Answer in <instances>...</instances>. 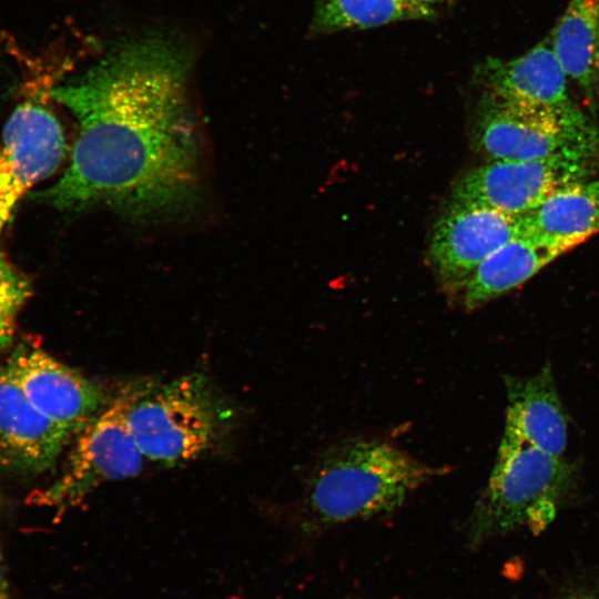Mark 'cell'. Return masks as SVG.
Wrapping results in <instances>:
<instances>
[{"mask_svg": "<svg viewBox=\"0 0 599 599\" xmlns=\"http://www.w3.org/2000/svg\"><path fill=\"white\" fill-rule=\"evenodd\" d=\"M189 51L162 35L115 47L50 95L78 122L70 164L39 197L59 210L133 217L189 206L200 186V131L187 97Z\"/></svg>", "mask_w": 599, "mask_h": 599, "instance_id": "cell-1", "label": "cell"}, {"mask_svg": "<svg viewBox=\"0 0 599 599\" xmlns=\"http://www.w3.org/2000/svg\"><path fill=\"white\" fill-rule=\"evenodd\" d=\"M386 438L353 436L321 451L312 464L295 504L307 532L352 520L388 515L418 488L446 475Z\"/></svg>", "mask_w": 599, "mask_h": 599, "instance_id": "cell-2", "label": "cell"}, {"mask_svg": "<svg viewBox=\"0 0 599 599\" xmlns=\"http://www.w3.org/2000/svg\"><path fill=\"white\" fill-rule=\"evenodd\" d=\"M577 466L502 435L487 486L469 518V536L488 537L528 527L542 531L577 487Z\"/></svg>", "mask_w": 599, "mask_h": 599, "instance_id": "cell-3", "label": "cell"}, {"mask_svg": "<svg viewBox=\"0 0 599 599\" xmlns=\"http://www.w3.org/2000/svg\"><path fill=\"white\" fill-rule=\"evenodd\" d=\"M227 423L226 407L200 373L165 384L140 383L128 413L129 428L144 457L165 465L213 449Z\"/></svg>", "mask_w": 599, "mask_h": 599, "instance_id": "cell-4", "label": "cell"}, {"mask_svg": "<svg viewBox=\"0 0 599 599\" xmlns=\"http://www.w3.org/2000/svg\"><path fill=\"white\" fill-rule=\"evenodd\" d=\"M140 383L124 387L77 435L67 463L30 502L61 515L81 504L98 487L136 476L144 455L128 425V413Z\"/></svg>", "mask_w": 599, "mask_h": 599, "instance_id": "cell-5", "label": "cell"}, {"mask_svg": "<svg viewBox=\"0 0 599 599\" xmlns=\"http://www.w3.org/2000/svg\"><path fill=\"white\" fill-rule=\"evenodd\" d=\"M471 134L476 149L490 160H590L599 143L587 116L565 119L536 112L486 92L475 109Z\"/></svg>", "mask_w": 599, "mask_h": 599, "instance_id": "cell-6", "label": "cell"}, {"mask_svg": "<svg viewBox=\"0 0 599 599\" xmlns=\"http://www.w3.org/2000/svg\"><path fill=\"white\" fill-rule=\"evenodd\" d=\"M8 119L0 148V232L24 192L53 174L65 154L63 130L43 103L42 84ZM50 89V88H49Z\"/></svg>", "mask_w": 599, "mask_h": 599, "instance_id": "cell-7", "label": "cell"}, {"mask_svg": "<svg viewBox=\"0 0 599 599\" xmlns=\"http://www.w3.org/2000/svg\"><path fill=\"white\" fill-rule=\"evenodd\" d=\"M588 161L571 158L490 160L457 181L453 199L524 217L560 187L586 179Z\"/></svg>", "mask_w": 599, "mask_h": 599, "instance_id": "cell-8", "label": "cell"}, {"mask_svg": "<svg viewBox=\"0 0 599 599\" xmlns=\"http://www.w3.org/2000/svg\"><path fill=\"white\" fill-rule=\"evenodd\" d=\"M524 229L522 217L453 199L433 231L432 268L448 293L458 292L484 260Z\"/></svg>", "mask_w": 599, "mask_h": 599, "instance_id": "cell-9", "label": "cell"}, {"mask_svg": "<svg viewBox=\"0 0 599 599\" xmlns=\"http://www.w3.org/2000/svg\"><path fill=\"white\" fill-rule=\"evenodd\" d=\"M4 367L29 402L72 436L111 400L99 384L33 345H18Z\"/></svg>", "mask_w": 599, "mask_h": 599, "instance_id": "cell-10", "label": "cell"}, {"mask_svg": "<svg viewBox=\"0 0 599 599\" xmlns=\"http://www.w3.org/2000/svg\"><path fill=\"white\" fill-rule=\"evenodd\" d=\"M473 80L483 92L512 105L565 119L586 118L569 95V79L549 35L520 57L487 58L475 67Z\"/></svg>", "mask_w": 599, "mask_h": 599, "instance_id": "cell-11", "label": "cell"}, {"mask_svg": "<svg viewBox=\"0 0 599 599\" xmlns=\"http://www.w3.org/2000/svg\"><path fill=\"white\" fill-rule=\"evenodd\" d=\"M73 436L40 413L0 366V469L33 477L55 467Z\"/></svg>", "mask_w": 599, "mask_h": 599, "instance_id": "cell-12", "label": "cell"}, {"mask_svg": "<svg viewBox=\"0 0 599 599\" xmlns=\"http://www.w3.org/2000/svg\"><path fill=\"white\" fill-rule=\"evenodd\" d=\"M583 242L525 229L494 251L460 290L465 309L473 311L519 287L558 256Z\"/></svg>", "mask_w": 599, "mask_h": 599, "instance_id": "cell-13", "label": "cell"}, {"mask_svg": "<svg viewBox=\"0 0 599 599\" xmlns=\"http://www.w3.org/2000/svg\"><path fill=\"white\" fill-rule=\"evenodd\" d=\"M507 412L505 436L562 457L568 416L560 400L550 363L529 377L505 376Z\"/></svg>", "mask_w": 599, "mask_h": 599, "instance_id": "cell-14", "label": "cell"}, {"mask_svg": "<svg viewBox=\"0 0 599 599\" xmlns=\"http://www.w3.org/2000/svg\"><path fill=\"white\" fill-rule=\"evenodd\" d=\"M549 38L568 79L589 103H593L599 54V0H570Z\"/></svg>", "mask_w": 599, "mask_h": 599, "instance_id": "cell-15", "label": "cell"}, {"mask_svg": "<svg viewBox=\"0 0 599 599\" xmlns=\"http://www.w3.org/2000/svg\"><path fill=\"white\" fill-rule=\"evenodd\" d=\"M522 219L541 234L586 242L599 232V179L566 184Z\"/></svg>", "mask_w": 599, "mask_h": 599, "instance_id": "cell-16", "label": "cell"}, {"mask_svg": "<svg viewBox=\"0 0 599 599\" xmlns=\"http://www.w3.org/2000/svg\"><path fill=\"white\" fill-rule=\"evenodd\" d=\"M436 12L408 0H314L308 34L369 29L406 20H430Z\"/></svg>", "mask_w": 599, "mask_h": 599, "instance_id": "cell-17", "label": "cell"}, {"mask_svg": "<svg viewBox=\"0 0 599 599\" xmlns=\"http://www.w3.org/2000/svg\"><path fill=\"white\" fill-rule=\"evenodd\" d=\"M31 291L30 280L0 253V351L12 343L18 314Z\"/></svg>", "mask_w": 599, "mask_h": 599, "instance_id": "cell-18", "label": "cell"}, {"mask_svg": "<svg viewBox=\"0 0 599 599\" xmlns=\"http://www.w3.org/2000/svg\"><path fill=\"white\" fill-rule=\"evenodd\" d=\"M408 1L422 9L437 13L438 7L447 4L455 0H408Z\"/></svg>", "mask_w": 599, "mask_h": 599, "instance_id": "cell-19", "label": "cell"}, {"mask_svg": "<svg viewBox=\"0 0 599 599\" xmlns=\"http://www.w3.org/2000/svg\"><path fill=\"white\" fill-rule=\"evenodd\" d=\"M0 599H10L8 585H7V581H6V577H4L3 568L1 566V561H0Z\"/></svg>", "mask_w": 599, "mask_h": 599, "instance_id": "cell-20", "label": "cell"}, {"mask_svg": "<svg viewBox=\"0 0 599 599\" xmlns=\"http://www.w3.org/2000/svg\"><path fill=\"white\" fill-rule=\"evenodd\" d=\"M570 599H599V592L598 591L581 592L578 595H573Z\"/></svg>", "mask_w": 599, "mask_h": 599, "instance_id": "cell-21", "label": "cell"}, {"mask_svg": "<svg viewBox=\"0 0 599 599\" xmlns=\"http://www.w3.org/2000/svg\"><path fill=\"white\" fill-rule=\"evenodd\" d=\"M596 87H597V93L599 95V54H598L597 64H596Z\"/></svg>", "mask_w": 599, "mask_h": 599, "instance_id": "cell-22", "label": "cell"}]
</instances>
